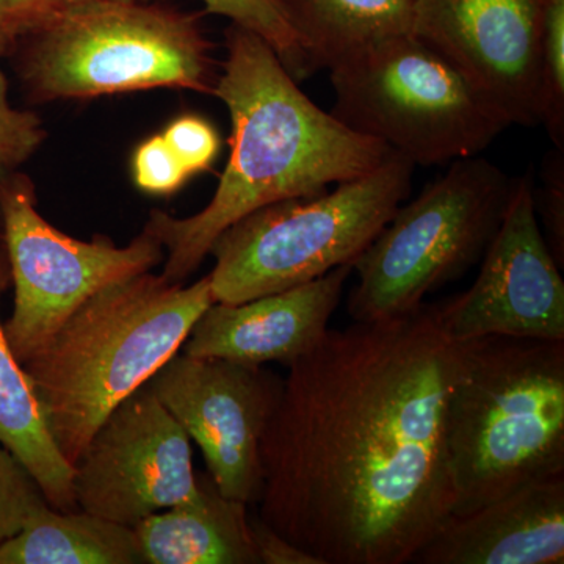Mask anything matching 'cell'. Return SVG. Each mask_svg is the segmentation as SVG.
I'll return each instance as SVG.
<instances>
[{
    "label": "cell",
    "instance_id": "d4e9b609",
    "mask_svg": "<svg viewBox=\"0 0 564 564\" xmlns=\"http://www.w3.org/2000/svg\"><path fill=\"white\" fill-rule=\"evenodd\" d=\"M162 135L191 176L209 170L220 151V137L214 126L192 115L174 120Z\"/></svg>",
    "mask_w": 564,
    "mask_h": 564
},
{
    "label": "cell",
    "instance_id": "9a60e30c",
    "mask_svg": "<svg viewBox=\"0 0 564 564\" xmlns=\"http://www.w3.org/2000/svg\"><path fill=\"white\" fill-rule=\"evenodd\" d=\"M564 475L451 514L410 564H563Z\"/></svg>",
    "mask_w": 564,
    "mask_h": 564
},
{
    "label": "cell",
    "instance_id": "5bb4252c",
    "mask_svg": "<svg viewBox=\"0 0 564 564\" xmlns=\"http://www.w3.org/2000/svg\"><path fill=\"white\" fill-rule=\"evenodd\" d=\"M352 265L243 303H212L192 326L181 352L196 358L292 366L313 351L343 302Z\"/></svg>",
    "mask_w": 564,
    "mask_h": 564
},
{
    "label": "cell",
    "instance_id": "603a6c76",
    "mask_svg": "<svg viewBox=\"0 0 564 564\" xmlns=\"http://www.w3.org/2000/svg\"><path fill=\"white\" fill-rule=\"evenodd\" d=\"M43 121L9 101V82L0 68V169L13 172L32 158L44 141Z\"/></svg>",
    "mask_w": 564,
    "mask_h": 564
},
{
    "label": "cell",
    "instance_id": "9c48e42d",
    "mask_svg": "<svg viewBox=\"0 0 564 564\" xmlns=\"http://www.w3.org/2000/svg\"><path fill=\"white\" fill-rule=\"evenodd\" d=\"M0 228L14 285L13 314L3 332L21 364L96 293L151 272L165 258L162 243L147 229L126 247L106 236L79 240L62 232L36 209L29 177L13 172L0 184Z\"/></svg>",
    "mask_w": 564,
    "mask_h": 564
},
{
    "label": "cell",
    "instance_id": "d6986e66",
    "mask_svg": "<svg viewBox=\"0 0 564 564\" xmlns=\"http://www.w3.org/2000/svg\"><path fill=\"white\" fill-rule=\"evenodd\" d=\"M311 69L332 68L352 52L411 33L415 0H281Z\"/></svg>",
    "mask_w": 564,
    "mask_h": 564
},
{
    "label": "cell",
    "instance_id": "8fae6325",
    "mask_svg": "<svg viewBox=\"0 0 564 564\" xmlns=\"http://www.w3.org/2000/svg\"><path fill=\"white\" fill-rule=\"evenodd\" d=\"M73 470L79 510L131 529L199 494L191 437L148 383L107 415Z\"/></svg>",
    "mask_w": 564,
    "mask_h": 564
},
{
    "label": "cell",
    "instance_id": "f546056e",
    "mask_svg": "<svg viewBox=\"0 0 564 564\" xmlns=\"http://www.w3.org/2000/svg\"><path fill=\"white\" fill-rule=\"evenodd\" d=\"M10 172H7V170L0 169V184H2V181L6 180L7 174ZM0 242H2V228H0Z\"/></svg>",
    "mask_w": 564,
    "mask_h": 564
},
{
    "label": "cell",
    "instance_id": "3957f363",
    "mask_svg": "<svg viewBox=\"0 0 564 564\" xmlns=\"http://www.w3.org/2000/svg\"><path fill=\"white\" fill-rule=\"evenodd\" d=\"M215 303L210 278L152 272L102 289L22 364L58 451L73 466L98 426L170 361Z\"/></svg>",
    "mask_w": 564,
    "mask_h": 564
},
{
    "label": "cell",
    "instance_id": "6da1fadb",
    "mask_svg": "<svg viewBox=\"0 0 564 564\" xmlns=\"http://www.w3.org/2000/svg\"><path fill=\"white\" fill-rule=\"evenodd\" d=\"M464 351L441 302L328 329L288 367L259 518L323 564H410L454 513L445 417Z\"/></svg>",
    "mask_w": 564,
    "mask_h": 564
},
{
    "label": "cell",
    "instance_id": "ffe728a7",
    "mask_svg": "<svg viewBox=\"0 0 564 564\" xmlns=\"http://www.w3.org/2000/svg\"><path fill=\"white\" fill-rule=\"evenodd\" d=\"M128 2H147V0H128ZM207 13L228 18L234 25L261 36L292 74L300 80L311 76L310 58L293 28L281 0H202Z\"/></svg>",
    "mask_w": 564,
    "mask_h": 564
},
{
    "label": "cell",
    "instance_id": "7a4b0ae2",
    "mask_svg": "<svg viewBox=\"0 0 564 564\" xmlns=\"http://www.w3.org/2000/svg\"><path fill=\"white\" fill-rule=\"evenodd\" d=\"M226 47L214 95L231 118V155L214 198L185 218L152 210L144 226L166 250L162 276L172 282L195 273L218 236L251 212L356 180L393 152L315 106L261 36L232 24Z\"/></svg>",
    "mask_w": 564,
    "mask_h": 564
},
{
    "label": "cell",
    "instance_id": "484cf974",
    "mask_svg": "<svg viewBox=\"0 0 564 564\" xmlns=\"http://www.w3.org/2000/svg\"><path fill=\"white\" fill-rule=\"evenodd\" d=\"M90 0H0V29L14 41L32 35Z\"/></svg>",
    "mask_w": 564,
    "mask_h": 564
},
{
    "label": "cell",
    "instance_id": "4fadbf2b",
    "mask_svg": "<svg viewBox=\"0 0 564 564\" xmlns=\"http://www.w3.org/2000/svg\"><path fill=\"white\" fill-rule=\"evenodd\" d=\"M534 207L533 174L516 180L499 231L469 291L444 300L456 339L481 336L564 340V281Z\"/></svg>",
    "mask_w": 564,
    "mask_h": 564
},
{
    "label": "cell",
    "instance_id": "44dd1931",
    "mask_svg": "<svg viewBox=\"0 0 564 564\" xmlns=\"http://www.w3.org/2000/svg\"><path fill=\"white\" fill-rule=\"evenodd\" d=\"M543 121L558 151L564 150V0H544L541 21Z\"/></svg>",
    "mask_w": 564,
    "mask_h": 564
},
{
    "label": "cell",
    "instance_id": "ac0fdd59",
    "mask_svg": "<svg viewBox=\"0 0 564 564\" xmlns=\"http://www.w3.org/2000/svg\"><path fill=\"white\" fill-rule=\"evenodd\" d=\"M0 564H147L135 530L87 511L43 508L0 544Z\"/></svg>",
    "mask_w": 564,
    "mask_h": 564
},
{
    "label": "cell",
    "instance_id": "f1b7e54d",
    "mask_svg": "<svg viewBox=\"0 0 564 564\" xmlns=\"http://www.w3.org/2000/svg\"><path fill=\"white\" fill-rule=\"evenodd\" d=\"M11 41L9 36L3 33L2 29H0V57H2L3 52L7 51V47L10 46Z\"/></svg>",
    "mask_w": 564,
    "mask_h": 564
},
{
    "label": "cell",
    "instance_id": "2e32d148",
    "mask_svg": "<svg viewBox=\"0 0 564 564\" xmlns=\"http://www.w3.org/2000/svg\"><path fill=\"white\" fill-rule=\"evenodd\" d=\"M199 494L150 514L135 530L147 564H259L248 505L218 491L209 474H198Z\"/></svg>",
    "mask_w": 564,
    "mask_h": 564
},
{
    "label": "cell",
    "instance_id": "7c38bea8",
    "mask_svg": "<svg viewBox=\"0 0 564 564\" xmlns=\"http://www.w3.org/2000/svg\"><path fill=\"white\" fill-rule=\"evenodd\" d=\"M544 0H415L411 33L510 126L543 121Z\"/></svg>",
    "mask_w": 564,
    "mask_h": 564
},
{
    "label": "cell",
    "instance_id": "ba28073f",
    "mask_svg": "<svg viewBox=\"0 0 564 564\" xmlns=\"http://www.w3.org/2000/svg\"><path fill=\"white\" fill-rule=\"evenodd\" d=\"M333 117L415 166L484 152L508 129L447 62L413 33L352 52L329 68Z\"/></svg>",
    "mask_w": 564,
    "mask_h": 564
},
{
    "label": "cell",
    "instance_id": "4316f807",
    "mask_svg": "<svg viewBox=\"0 0 564 564\" xmlns=\"http://www.w3.org/2000/svg\"><path fill=\"white\" fill-rule=\"evenodd\" d=\"M547 187L540 202L534 196V207L544 221V239L560 269L564 267V181L563 151L556 150L549 161Z\"/></svg>",
    "mask_w": 564,
    "mask_h": 564
},
{
    "label": "cell",
    "instance_id": "52a82bcc",
    "mask_svg": "<svg viewBox=\"0 0 564 564\" xmlns=\"http://www.w3.org/2000/svg\"><path fill=\"white\" fill-rule=\"evenodd\" d=\"M31 36L22 76L41 101L152 88L214 93L210 44L187 14L90 0Z\"/></svg>",
    "mask_w": 564,
    "mask_h": 564
},
{
    "label": "cell",
    "instance_id": "5b68a950",
    "mask_svg": "<svg viewBox=\"0 0 564 564\" xmlns=\"http://www.w3.org/2000/svg\"><path fill=\"white\" fill-rule=\"evenodd\" d=\"M414 169L392 152L372 172L333 191L273 203L234 223L209 252L215 302H248L352 265L406 202Z\"/></svg>",
    "mask_w": 564,
    "mask_h": 564
},
{
    "label": "cell",
    "instance_id": "83f0119b",
    "mask_svg": "<svg viewBox=\"0 0 564 564\" xmlns=\"http://www.w3.org/2000/svg\"><path fill=\"white\" fill-rule=\"evenodd\" d=\"M250 532L259 564H323L265 524L259 516H250Z\"/></svg>",
    "mask_w": 564,
    "mask_h": 564
},
{
    "label": "cell",
    "instance_id": "7402d4cb",
    "mask_svg": "<svg viewBox=\"0 0 564 564\" xmlns=\"http://www.w3.org/2000/svg\"><path fill=\"white\" fill-rule=\"evenodd\" d=\"M46 507L51 505L39 481L0 444V544L20 533L25 522Z\"/></svg>",
    "mask_w": 564,
    "mask_h": 564
},
{
    "label": "cell",
    "instance_id": "e0dca14e",
    "mask_svg": "<svg viewBox=\"0 0 564 564\" xmlns=\"http://www.w3.org/2000/svg\"><path fill=\"white\" fill-rule=\"evenodd\" d=\"M11 284L10 267L0 242V302ZM0 444L33 475L54 510L76 511L73 466L58 451L31 378L18 361L0 318Z\"/></svg>",
    "mask_w": 564,
    "mask_h": 564
},
{
    "label": "cell",
    "instance_id": "277c9868",
    "mask_svg": "<svg viewBox=\"0 0 564 564\" xmlns=\"http://www.w3.org/2000/svg\"><path fill=\"white\" fill-rule=\"evenodd\" d=\"M445 417L452 514L564 475V340L464 339Z\"/></svg>",
    "mask_w": 564,
    "mask_h": 564
},
{
    "label": "cell",
    "instance_id": "30bf717a",
    "mask_svg": "<svg viewBox=\"0 0 564 564\" xmlns=\"http://www.w3.org/2000/svg\"><path fill=\"white\" fill-rule=\"evenodd\" d=\"M192 443L202 448L218 491L258 505L262 437L280 404L284 378L265 366L176 352L148 381Z\"/></svg>",
    "mask_w": 564,
    "mask_h": 564
},
{
    "label": "cell",
    "instance_id": "cb8c5ba5",
    "mask_svg": "<svg viewBox=\"0 0 564 564\" xmlns=\"http://www.w3.org/2000/svg\"><path fill=\"white\" fill-rule=\"evenodd\" d=\"M132 173L137 187L154 195L176 192L191 177L162 133L144 140L137 148Z\"/></svg>",
    "mask_w": 564,
    "mask_h": 564
},
{
    "label": "cell",
    "instance_id": "8992f818",
    "mask_svg": "<svg viewBox=\"0 0 564 564\" xmlns=\"http://www.w3.org/2000/svg\"><path fill=\"white\" fill-rule=\"evenodd\" d=\"M516 180L480 154L452 162L417 198L402 204L366 251L348 296L352 322L410 313L429 293L480 262L499 231Z\"/></svg>",
    "mask_w": 564,
    "mask_h": 564
}]
</instances>
